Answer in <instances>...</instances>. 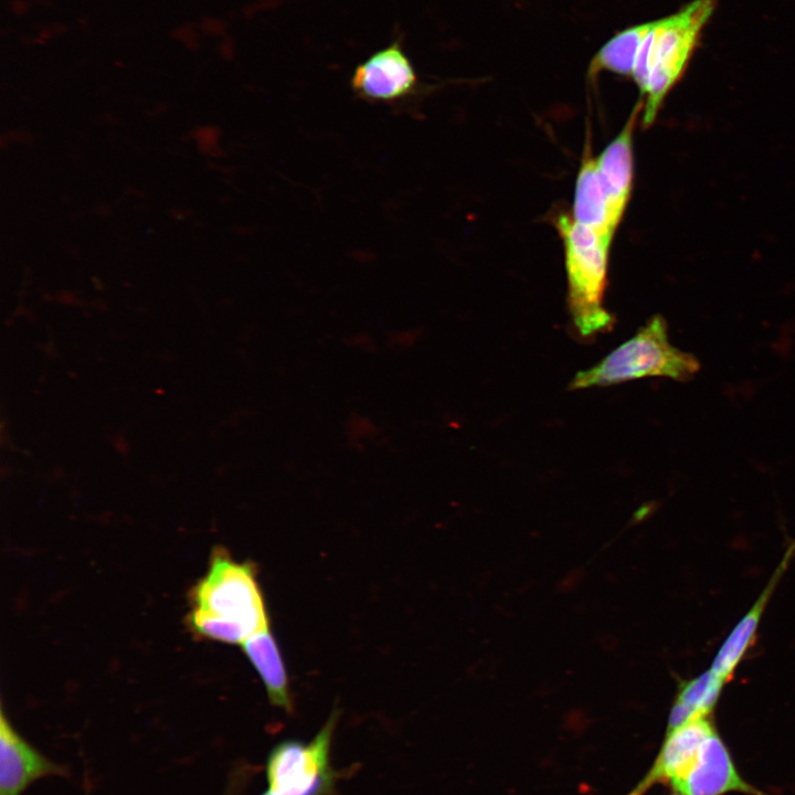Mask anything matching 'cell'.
Instances as JSON below:
<instances>
[{
	"instance_id": "12",
	"label": "cell",
	"mask_w": 795,
	"mask_h": 795,
	"mask_svg": "<svg viewBox=\"0 0 795 795\" xmlns=\"http://www.w3.org/2000/svg\"><path fill=\"white\" fill-rule=\"evenodd\" d=\"M241 647L263 681L271 703L290 713L294 704L289 680L271 629L254 634L241 644Z\"/></svg>"
},
{
	"instance_id": "11",
	"label": "cell",
	"mask_w": 795,
	"mask_h": 795,
	"mask_svg": "<svg viewBox=\"0 0 795 795\" xmlns=\"http://www.w3.org/2000/svg\"><path fill=\"white\" fill-rule=\"evenodd\" d=\"M795 552V540L788 547L775 572L772 574L765 589L761 592L751 608L738 622L719 648L710 670L725 681H729L742 658L753 644L761 617L768 601L777 586L783 573L787 569Z\"/></svg>"
},
{
	"instance_id": "8",
	"label": "cell",
	"mask_w": 795,
	"mask_h": 795,
	"mask_svg": "<svg viewBox=\"0 0 795 795\" xmlns=\"http://www.w3.org/2000/svg\"><path fill=\"white\" fill-rule=\"evenodd\" d=\"M61 774L62 766L25 741L1 712L0 795H20L34 781Z\"/></svg>"
},
{
	"instance_id": "13",
	"label": "cell",
	"mask_w": 795,
	"mask_h": 795,
	"mask_svg": "<svg viewBox=\"0 0 795 795\" xmlns=\"http://www.w3.org/2000/svg\"><path fill=\"white\" fill-rule=\"evenodd\" d=\"M573 220L594 230L611 243L615 230L610 222L597 161L589 156L584 157L576 180Z\"/></svg>"
},
{
	"instance_id": "15",
	"label": "cell",
	"mask_w": 795,
	"mask_h": 795,
	"mask_svg": "<svg viewBox=\"0 0 795 795\" xmlns=\"http://www.w3.org/2000/svg\"><path fill=\"white\" fill-rule=\"evenodd\" d=\"M173 36L177 40L186 43L188 46H192L193 49H195V46L199 44L198 33L191 26H179L174 29Z\"/></svg>"
},
{
	"instance_id": "6",
	"label": "cell",
	"mask_w": 795,
	"mask_h": 795,
	"mask_svg": "<svg viewBox=\"0 0 795 795\" xmlns=\"http://www.w3.org/2000/svg\"><path fill=\"white\" fill-rule=\"evenodd\" d=\"M415 67L399 39L375 51L353 71L350 85L365 100L396 103L415 94Z\"/></svg>"
},
{
	"instance_id": "4",
	"label": "cell",
	"mask_w": 795,
	"mask_h": 795,
	"mask_svg": "<svg viewBox=\"0 0 795 795\" xmlns=\"http://www.w3.org/2000/svg\"><path fill=\"white\" fill-rule=\"evenodd\" d=\"M556 224L565 248L568 305L573 325L584 338L607 331L614 321L603 305L611 243L566 214Z\"/></svg>"
},
{
	"instance_id": "7",
	"label": "cell",
	"mask_w": 795,
	"mask_h": 795,
	"mask_svg": "<svg viewBox=\"0 0 795 795\" xmlns=\"http://www.w3.org/2000/svg\"><path fill=\"white\" fill-rule=\"evenodd\" d=\"M669 785L682 795H725L733 792L766 795L742 777L717 729L704 739L685 772Z\"/></svg>"
},
{
	"instance_id": "14",
	"label": "cell",
	"mask_w": 795,
	"mask_h": 795,
	"mask_svg": "<svg viewBox=\"0 0 795 795\" xmlns=\"http://www.w3.org/2000/svg\"><path fill=\"white\" fill-rule=\"evenodd\" d=\"M725 682L710 669L686 681L670 710L669 729L697 718L711 717Z\"/></svg>"
},
{
	"instance_id": "1",
	"label": "cell",
	"mask_w": 795,
	"mask_h": 795,
	"mask_svg": "<svg viewBox=\"0 0 795 795\" xmlns=\"http://www.w3.org/2000/svg\"><path fill=\"white\" fill-rule=\"evenodd\" d=\"M716 0H693L656 20L614 34L592 59L589 73L612 72L632 77L644 100V125L653 123L668 92L695 53Z\"/></svg>"
},
{
	"instance_id": "9",
	"label": "cell",
	"mask_w": 795,
	"mask_h": 795,
	"mask_svg": "<svg viewBox=\"0 0 795 795\" xmlns=\"http://www.w3.org/2000/svg\"><path fill=\"white\" fill-rule=\"evenodd\" d=\"M639 100L621 134L597 160V170L606 200L611 225L617 229L630 195L633 183V130L642 108Z\"/></svg>"
},
{
	"instance_id": "10",
	"label": "cell",
	"mask_w": 795,
	"mask_h": 795,
	"mask_svg": "<svg viewBox=\"0 0 795 795\" xmlns=\"http://www.w3.org/2000/svg\"><path fill=\"white\" fill-rule=\"evenodd\" d=\"M713 730L710 717H701L667 731L653 766L630 795H642L656 783L670 784L680 776Z\"/></svg>"
},
{
	"instance_id": "2",
	"label": "cell",
	"mask_w": 795,
	"mask_h": 795,
	"mask_svg": "<svg viewBox=\"0 0 795 795\" xmlns=\"http://www.w3.org/2000/svg\"><path fill=\"white\" fill-rule=\"evenodd\" d=\"M190 623L201 636L239 645L269 628L255 565L215 549L205 575L191 592Z\"/></svg>"
},
{
	"instance_id": "5",
	"label": "cell",
	"mask_w": 795,
	"mask_h": 795,
	"mask_svg": "<svg viewBox=\"0 0 795 795\" xmlns=\"http://www.w3.org/2000/svg\"><path fill=\"white\" fill-rule=\"evenodd\" d=\"M338 713L333 712L308 743L286 740L267 756V791L262 795H335L338 771L330 764V748Z\"/></svg>"
},
{
	"instance_id": "16",
	"label": "cell",
	"mask_w": 795,
	"mask_h": 795,
	"mask_svg": "<svg viewBox=\"0 0 795 795\" xmlns=\"http://www.w3.org/2000/svg\"><path fill=\"white\" fill-rule=\"evenodd\" d=\"M672 795H682V794L676 793V794H672Z\"/></svg>"
},
{
	"instance_id": "3",
	"label": "cell",
	"mask_w": 795,
	"mask_h": 795,
	"mask_svg": "<svg viewBox=\"0 0 795 795\" xmlns=\"http://www.w3.org/2000/svg\"><path fill=\"white\" fill-rule=\"evenodd\" d=\"M699 370L697 357L672 346L665 318L655 315L596 364L577 372L569 388L608 386L648 377L686 382Z\"/></svg>"
}]
</instances>
